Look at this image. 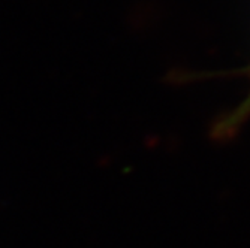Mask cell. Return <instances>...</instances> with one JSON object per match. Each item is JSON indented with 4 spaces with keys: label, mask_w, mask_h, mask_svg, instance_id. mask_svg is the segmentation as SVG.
Returning <instances> with one entry per match:
<instances>
[{
    "label": "cell",
    "mask_w": 250,
    "mask_h": 248,
    "mask_svg": "<svg viewBox=\"0 0 250 248\" xmlns=\"http://www.w3.org/2000/svg\"><path fill=\"white\" fill-rule=\"evenodd\" d=\"M250 115V96L244 100L243 105H240V108H237L232 114L223 120L219 127H217V134L219 136H228L232 132H235L238 129V126Z\"/></svg>",
    "instance_id": "obj_1"
}]
</instances>
